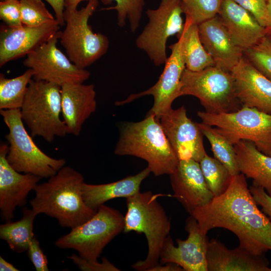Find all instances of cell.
I'll list each match as a JSON object with an SVG mask.
<instances>
[{"label": "cell", "instance_id": "6da1fadb", "mask_svg": "<svg viewBox=\"0 0 271 271\" xmlns=\"http://www.w3.org/2000/svg\"><path fill=\"white\" fill-rule=\"evenodd\" d=\"M191 216L197 221L202 233L223 228L237 237L239 246L255 255L271 250V221L257 207L245 176H232L227 190L206 205L195 209Z\"/></svg>", "mask_w": 271, "mask_h": 271}, {"label": "cell", "instance_id": "7a4b0ae2", "mask_svg": "<svg viewBox=\"0 0 271 271\" xmlns=\"http://www.w3.org/2000/svg\"><path fill=\"white\" fill-rule=\"evenodd\" d=\"M83 175L69 166L63 167L48 180L38 184L35 197L30 201L37 215L56 218L62 227L71 229L89 220L97 210L88 207L82 196Z\"/></svg>", "mask_w": 271, "mask_h": 271}, {"label": "cell", "instance_id": "3957f363", "mask_svg": "<svg viewBox=\"0 0 271 271\" xmlns=\"http://www.w3.org/2000/svg\"><path fill=\"white\" fill-rule=\"evenodd\" d=\"M114 153L144 160L155 176L170 175L179 162L158 119L153 114H147L140 121L122 124Z\"/></svg>", "mask_w": 271, "mask_h": 271}, {"label": "cell", "instance_id": "277c9868", "mask_svg": "<svg viewBox=\"0 0 271 271\" xmlns=\"http://www.w3.org/2000/svg\"><path fill=\"white\" fill-rule=\"evenodd\" d=\"M160 195L151 191H139L126 198L127 211L123 232L144 233L148 244L146 258L131 266L137 270L150 271L159 264L164 242L169 235L171 222L157 200Z\"/></svg>", "mask_w": 271, "mask_h": 271}, {"label": "cell", "instance_id": "5b68a950", "mask_svg": "<svg viewBox=\"0 0 271 271\" xmlns=\"http://www.w3.org/2000/svg\"><path fill=\"white\" fill-rule=\"evenodd\" d=\"M22 119L33 138L40 137L48 143L64 137L67 129L61 113V86L32 79L20 108Z\"/></svg>", "mask_w": 271, "mask_h": 271}, {"label": "cell", "instance_id": "8992f818", "mask_svg": "<svg viewBox=\"0 0 271 271\" xmlns=\"http://www.w3.org/2000/svg\"><path fill=\"white\" fill-rule=\"evenodd\" d=\"M0 114L9 129L5 135L9 145L7 159L15 170L49 178L65 166V159L53 158L36 145L26 129L20 109L0 110Z\"/></svg>", "mask_w": 271, "mask_h": 271}, {"label": "cell", "instance_id": "52a82bcc", "mask_svg": "<svg viewBox=\"0 0 271 271\" xmlns=\"http://www.w3.org/2000/svg\"><path fill=\"white\" fill-rule=\"evenodd\" d=\"M98 0H90L85 7L75 10H65V28L61 32L60 43L71 61L81 69H86L107 51L109 40L101 33H95L88 24L96 11Z\"/></svg>", "mask_w": 271, "mask_h": 271}, {"label": "cell", "instance_id": "ba28073f", "mask_svg": "<svg viewBox=\"0 0 271 271\" xmlns=\"http://www.w3.org/2000/svg\"><path fill=\"white\" fill-rule=\"evenodd\" d=\"M180 95L197 97L209 112H233L242 106L232 74L215 65L198 71L185 68L181 78Z\"/></svg>", "mask_w": 271, "mask_h": 271}, {"label": "cell", "instance_id": "9c48e42d", "mask_svg": "<svg viewBox=\"0 0 271 271\" xmlns=\"http://www.w3.org/2000/svg\"><path fill=\"white\" fill-rule=\"evenodd\" d=\"M124 226V216L103 204L92 217L59 238L55 245L61 249H74L81 257L96 261L104 247L123 232Z\"/></svg>", "mask_w": 271, "mask_h": 271}, {"label": "cell", "instance_id": "30bf717a", "mask_svg": "<svg viewBox=\"0 0 271 271\" xmlns=\"http://www.w3.org/2000/svg\"><path fill=\"white\" fill-rule=\"evenodd\" d=\"M197 115L202 122L216 127L231 145L249 141L259 151L271 156V114L242 106L229 112L199 111Z\"/></svg>", "mask_w": 271, "mask_h": 271}, {"label": "cell", "instance_id": "8fae6325", "mask_svg": "<svg viewBox=\"0 0 271 271\" xmlns=\"http://www.w3.org/2000/svg\"><path fill=\"white\" fill-rule=\"evenodd\" d=\"M182 14L181 0H161L157 8L146 11L149 21L137 37L136 45L156 66L165 64L167 60L168 39L183 31Z\"/></svg>", "mask_w": 271, "mask_h": 271}, {"label": "cell", "instance_id": "7c38bea8", "mask_svg": "<svg viewBox=\"0 0 271 271\" xmlns=\"http://www.w3.org/2000/svg\"><path fill=\"white\" fill-rule=\"evenodd\" d=\"M62 31L26 56L24 65L33 70V79L62 86L65 83H83L90 76L86 69L72 63L57 47Z\"/></svg>", "mask_w": 271, "mask_h": 271}, {"label": "cell", "instance_id": "4fadbf2b", "mask_svg": "<svg viewBox=\"0 0 271 271\" xmlns=\"http://www.w3.org/2000/svg\"><path fill=\"white\" fill-rule=\"evenodd\" d=\"M178 38L176 43L169 46L171 54L157 82L146 90L132 94L123 100L116 101L115 105H121L151 95L153 96L154 104L148 114H153L158 118L172 109L173 101L181 96V78L186 68L182 39L180 37Z\"/></svg>", "mask_w": 271, "mask_h": 271}, {"label": "cell", "instance_id": "5bb4252c", "mask_svg": "<svg viewBox=\"0 0 271 271\" xmlns=\"http://www.w3.org/2000/svg\"><path fill=\"white\" fill-rule=\"evenodd\" d=\"M158 119L179 160L199 162L207 154L198 123L188 117L184 106L172 108Z\"/></svg>", "mask_w": 271, "mask_h": 271}, {"label": "cell", "instance_id": "9a60e30c", "mask_svg": "<svg viewBox=\"0 0 271 271\" xmlns=\"http://www.w3.org/2000/svg\"><path fill=\"white\" fill-rule=\"evenodd\" d=\"M185 229L187 239H177V246L170 235L167 237L161 252L160 262L177 264L185 271H208L207 235L202 233L197 220L191 215L186 221Z\"/></svg>", "mask_w": 271, "mask_h": 271}, {"label": "cell", "instance_id": "2e32d148", "mask_svg": "<svg viewBox=\"0 0 271 271\" xmlns=\"http://www.w3.org/2000/svg\"><path fill=\"white\" fill-rule=\"evenodd\" d=\"M8 143L0 145V210L2 217L6 221H12L17 207L26 203V198L34 190L42 179L36 175L20 173L8 163L7 155Z\"/></svg>", "mask_w": 271, "mask_h": 271}, {"label": "cell", "instance_id": "e0dca14e", "mask_svg": "<svg viewBox=\"0 0 271 271\" xmlns=\"http://www.w3.org/2000/svg\"><path fill=\"white\" fill-rule=\"evenodd\" d=\"M170 176L173 196L190 215L214 198L197 161L192 159L179 160L176 169Z\"/></svg>", "mask_w": 271, "mask_h": 271}, {"label": "cell", "instance_id": "ac0fdd59", "mask_svg": "<svg viewBox=\"0 0 271 271\" xmlns=\"http://www.w3.org/2000/svg\"><path fill=\"white\" fill-rule=\"evenodd\" d=\"M60 26L57 22L38 27L1 26L0 67L34 51L59 31Z\"/></svg>", "mask_w": 271, "mask_h": 271}, {"label": "cell", "instance_id": "d6986e66", "mask_svg": "<svg viewBox=\"0 0 271 271\" xmlns=\"http://www.w3.org/2000/svg\"><path fill=\"white\" fill-rule=\"evenodd\" d=\"M242 106L271 114V80L244 56L231 71Z\"/></svg>", "mask_w": 271, "mask_h": 271}, {"label": "cell", "instance_id": "ffe728a7", "mask_svg": "<svg viewBox=\"0 0 271 271\" xmlns=\"http://www.w3.org/2000/svg\"><path fill=\"white\" fill-rule=\"evenodd\" d=\"M201 41L215 65L231 72L243 57V50L234 42L217 15L199 25Z\"/></svg>", "mask_w": 271, "mask_h": 271}, {"label": "cell", "instance_id": "44dd1931", "mask_svg": "<svg viewBox=\"0 0 271 271\" xmlns=\"http://www.w3.org/2000/svg\"><path fill=\"white\" fill-rule=\"evenodd\" d=\"M61 113L68 134L79 135L85 121L96 109L93 84L65 83L61 86Z\"/></svg>", "mask_w": 271, "mask_h": 271}, {"label": "cell", "instance_id": "7402d4cb", "mask_svg": "<svg viewBox=\"0 0 271 271\" xmlns=\"http://www.w3.org/2000/svg\"><path fill=\"white\" fill-rule=\"evenodd\" d=\"M208 271H271L264 255H255L238 246L227 248L220 241H209L207 251Z\"/></svg>", "mask_w": 271, "mask_h": 271}, {"label": "cell", "instance_id": "603a6c76", "mask_svg": "<svg viewBox=\"0 0 271 271\" xmlns=\"http://www.w3.org/2000/svg\"><path fill=\"white\" fill-rule=\"evenodd\" d=\"M218 15L234 42L243 51L265 36V28L249 12L232 0H223Z\"/></svg>", "mask_w": 271, "mask_h": 271}, {"label": "cell", "instance_id": "cb8c5ba5", "mask_svg": "<svg viewBox=\"0 0 271 271\" xmlns=\"http://www.w3.org/2000/svg\"><path fill=\"white\" fill-rule=\"evenodd\" d=\"M151 173L147 167L135 175L110 183L94 185L84 182L82 188L83 198L88 207L97 210L100 206L111 199L127 198L139 192L142 183Z\"/></svg>", "mask_w": 271, "mask_h": 271}, {"label": "cell", "instance_id": "d4e9b609", "mask_svg": "<svg viewBox=\"0 0 271 271\" xmlns=\"http://www.w3.org/2000/svg\"><path fill=\"white\" fill-rule=\"evenodd\" d=\"M238 168L253 184L271 196V156L259 151L251 142L241 140L234 146Z\"/></svg>", "mask_w": 271, "mask_h": 271}, {"label": "cell", "instance_id": "484cf974", "mask_svg": "<svg viewBox=\"0 0 271 271\" xmlns=\"http://www.w3.org/2000/svg\"><path fill=\"white\" fill-rule=\"evenodd\" d=\"M177 37L182 39L186 69L192 71H198L215 65L212 58L201 41L198 25L186 19L183 31Z\"/></svg>", "mask_w": 271, "mask_h": 271}, {"label": "cell", "instance_id": "4316f807", "mask_svg": "<svg viewBox=\"0 0 271 271\" xmlns=\"http://www.w3.org/2000/svg\"><path fill=\"white\" fill-rule=\"evenodd\" d=\"M37 215L32 209L24 208L19 220L6 222L0 225V238L5 240L10 248L17 253L27 251L34 238L33 223Z\"/></svg>", "mask_w": 271, "mask_h": 271}, {"label": "cell", "instance_id": "83f0119b", "mask_svg": "<svg viewBox=\"0 0 271 271\" xmlns=\"http://www.w3.org/2000/svg\"><path fill=\"white\" fill-rule=\"evenodd\" d=\"M34 72L28 69L21 75L13 78L0 74V110L20 109L28 86L33 79Z\"/></svg>", "mask_w": 271, "mask_h": 271}, {"label": "cell", "instance_id": "f1b7e54d", "mask_svg": "<svg viewBox=\"0 0 271 271\" xmlns=\"http://www.w3.org/2000/svg\"><path fill=\"white\" fill-rule=\"evenodd\" d=\"M198 124L209 142L214 158L228 170L232 176L239 174L234 146L216 127L203 122Z\"/></svg>", "mask_w": 271, "mask_h": 271}, {"label": "cell", "instance_id": "f546056e", "mask_svg": "<svg viewBox=\"0 0 271 271\" xmlns=\"http://www.w3.org/2000/svg\"><path fill=\"white\" fill-rule=\"evenodd\" d=\"M207 186L214 197L223 194L228 189L232 176L218 160L207 154L199 162Z\"/></svg>", "mask_w": 271, "mask_h": 271}, {"label": "cell", "instance_id": "4dcf8cb0", "mask_svg": "<svg viewBox=\"0 0 271 271\" xmlns=\"http://www.w3.org/2000/svg\"><path fill=\"white\" fill-rule=\"evenodd\" d=\"M223 0H181L186 19L199 25L218 15Z\"/></svg>", "mask_w": 271, "mask_h": 271}, {"label": "cell", "instance_id": "1f68e13d", "mask_svg": "<svg viewBox=\"0 0 271 271\" xmlns=\"http://www.w3.org/2000/svg\"><path fill=\"white\" fill-rule=\"evenodd\" d=\"M113 1L116 3L115 6L103 9L116 11L118 26L124 27L127 19L130 31L135 32L140 26L145 0H102L105 5L110 4Z\"/></svg>", "mask_w": 271, "mask_h": 271}, {"label": "cell", "instance_id": "d6a6232c", "mask_svg": "<svg viewBox=\"0 0 271 271\" xmlns=\"http://www.w3.org/2000/svg\"><path fill=\"white\" fill-rule=\"evenodd\" d=\"M20 4L23 25L38 27L57 22L42 0H20Z\"/></svg>", "mask_w": 271, "mask_h": 271}, {"label": "cell", "instance_id": "836d02e7", "mask_svg": "<svg viewBox=\"0 0 271 271\" xmlns=\"http://www.w3.org/2000/svg\"><path fill=\"white\" fill-rule=\"evenodd\" d=\"M243 54L257 70L271 80V37L264 36Z\"/></svg>", "mask_w": 271, "mask_h": 271}, {"label": "cell", "instance_id": "e575fe53", "mask_svg": "<svg viewBox=\"0 0 271 271\" xmlns=\"http://www.w3.org/2000/svg\"><path fill=\"white\" fill-rule=\"evenodd\" d=\"M0 19L6 25L11 28H17L23 26L20 0L1 1Z\"/></svg>", "mask_w": 271, "mask_h": 271}, {"label": "cell", "instance_id": "d590c367", "mask_svg": "<svg viewBox=\"0 0 271 271\" xmlns=\"http://www.w3.org/2000/svg\"><path fill=\"white\" fill-rule=\"evenodd\" d=\"M249 12L264 28L269 26L270 16L266 0H232Z\"/></svg>", "mask_w": 271, "mask_h": 271}, {"label": "cell", "instance_id": "8d00e7d4", "mask_svg": "<svg viewBox=\"0 0 271 271\" xmlns=\"http://www.w3.org/2000/svg\"><path fill=\"white\" fill-rule=\"evenodd\" d=\"M71 259L82 271H119L120 269L111 263L106 258L103 257L101 262L90 261L75 254L67 257Z\"/></svg>", "mask_w": 271, "mask_h": 271}, {"label": "cell", "instance_id": "74e56055", "mask_svg": "<svg viewBox=\"0 0 271 271\" xmlns=\"http://www.w3.org/2000/svg\"><path fill=\"white\" fill-rule=\"evenodd\" d=\"M28 256L37 271H48V260L35 236L28 249Z\"/></svg>", "mask_w": 271, "mask_h": 271}, {"label": "cell", "instance_id": "f35d334b", "mask_svg": "<svg viewBox=\"0 0 271 271\" xmlns=\"http://www.w3.org/2000/svg\"><path fill=\"white\" fill-rule=\"evenodd\" d=\"M249 190L256 203L261 207L262 211L271 221V196L262 187L253 184Z\"/></svg>", "mask_w": 271, "mask_h": 271}, {"label": "cell", "instance_id": "ab89813d", "mask_svg": "<svg viewBox=\"0 0 271 271\" xmlns=\"http://www.w3.org/2000/svg\"><path fill=\"white\" fill-rule=\"evenodd\" d=\"M53 8L56 17V19L60 26L65 25L64 19V2L65 0H45Z\"/></svg>", "mask_w": 271, "mask_h": 271}, {"label": "cell", "instance_id": "60d3db41", "mask_svg": "<svg viewBox=\"0 0 271 271\" xmlns=\"http://www.w3.org/2000/svg\"><path fill=\"white\" fill-rule=\"evenodd\" d=\"M159 264L152 268L150 271H183L184 269L177 264L168 262Z\"/></svg>", "mask_w": 271, "mask_h": 271}, {"label": "cell", "instance_id": "b9f144b4", "mask_svg": "<svg viewBox=\"0 0 271 271\" xmlns=\"http://www.w3.org/2000/svg\"><path fill=\"white\" fill-rule=\"evenodd\" d=\"M0 270L1 271H18L13 264L5 260L2 256H0Z\"/></svg>", "mask_w": 271, "mask_h": 271}, {"label": "cell", "instance_id": "7bdbcfd3", "mask_svg": "<svg viewBox=\"0 0 271 271\" xmlns=\"http://www.w3.org/2000/svg\"><path fill=\"white\" fill-rule=\"evenodd\" d=\"M86 1L88 2L90 0H65V9L68 10H76L77 6L80 2Z\"/></svg>", "mask_w": 271, "mask_h": 271}, {"label": "cell", "instance_id": "ee69618b", "mask_svg": "<svg viewBox=\"0 0 271 271\" xmlns=\"http://www.w3.org/2000/svg\"><path fill=\"white\" fill-rule=\"evenodd\" d=\"M267 8L270 19V23L269 26L265 28V35L271 37V0H266Z\"/></svg>", "mask_w": 271, "mask_h": 271}, {"label": "cell", "instance_id": "f6af8a7d", "mask_svg": "<svg viewBox=\"0 0 271 271\" xmlns=\"http://www.w3.org/2000/svg\"><path fill=\"white\" fill-rule=\"evenodd\" d=\"M4 1V0H1V1Z\"/></svg>", "mask_w": 271, "mask_h": 271}]
</instances>
